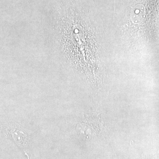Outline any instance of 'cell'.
<instances>
[{
  "instance_id": "1",
  "label": "cell",
  "mask_w": 159,
  "mask_h": 159,
  "mask_svg": "<svg viewBox=\"0 0 159 159\" xmlns=\"http://www.w3.org/2000/svg\"><path fill=\"white\" fill-rule=\"evenodd\" d=\"M1 131V129H0V134H1V132H2V131Z\"/></svg>"
}]
</instances>
